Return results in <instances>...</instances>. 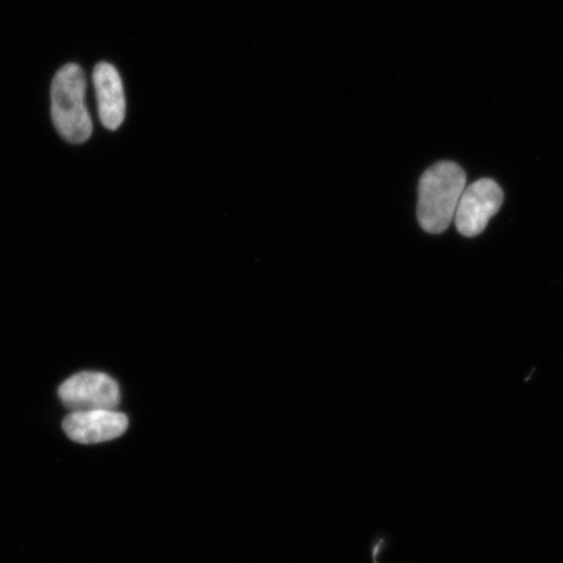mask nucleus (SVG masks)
I'll return each instance as SVG.
<instances>
[{
	"label": "nucleus",
	"mask_w": 563,
	"mask_h": 563,
	"mask_svg": "<svg viewBox=\"0 0 563 563\" xmlns=\"http://www.w3.org/2000/svg\"><path fill=\"white\" fill-rule=\"evenodd\" d=\"M87 79L84 70L70 63L58 70L52 86V115L56 131L70 144H82L91 136L93 124L86 103Z\"/></svg>",
	"instance_id": "f03ea898"
},
{
	"label": "nucleus",
	"mask_w": 563,
	"mask_h": 563,
	"mask_svg": "<svg viewBox=\"0 0 563 563\" xmlns=\"http://www.w3.org/2000/svg\"><path fill=\"white\" fill-rule=\"evenodd\" d=\"M504 202V192L497 181L481 179L464 188L455 211V227L466 238L481 235Z\"/></svg>",
	"instance_id": "20e7f679"
},
{
	"label": "nucleus",
	"mask_w": 563,
	"mask_h": 563,
	"mask_svg": "<svg viewBox=\"0 0 563 563\" xmlns=\"http://www.w3.org/2000/svg\"><path fill=\"white\" fill-rule=\"evenodd\" d=\"M98 114L106 129L115 131L125 117V98L121 76L114 66L100 63L93 73Z\"/></svg>",
	"instance_id": "423d86ee"
},
{
	"label": "nucleus",
	"mask_w": 563,
	"mask_h": 563,
	"mask_svg": "<svg viewBox=\"0 0 563 563\" xmlns=\"http://www.w3.org/2000/svg\"><path fill=\"white\" fill-rule=\"evenodd\" d=\"M467 176L454 162H439L422 174L419 185L418 220L429 234L448 230L466 188Z\"/></svg>",
	"instance_id": "f257e3e1"
},
{
	"label": "nucleus",
	"mask_w": 563,
	"mask_h": 563,
	"mask_svg": "<svg viewBox=\"0 0 563 563\" xmlns=\"http://www.w3.org/2000/svg\"><path fill=\"white\" fill-rule=\"evenodd\" d=\"M58 394L70 412L115 410L121 404L118 384L98 372L77 373L60 385Z\"/></svg>",
	"instance_id": "7ed1b4c3"
},
{
	"label": "nucleus",
	"mask_w": 563,
	"mask_h": 563,
	"mask_svg": "<svg viewBox=\"0 0 563 563\" xmlns=\"http://www.w3.org/2000/svg\"><path fill=\"white\" fill-rule=\"evenodd\" d=\"M63 428L70 440L91 445L121 438L129 428V418L115 410L70 412Z\"/></svg>",
	"instance_id": "39448f33"
}]
</instances>
